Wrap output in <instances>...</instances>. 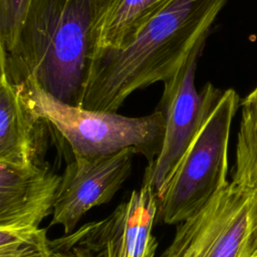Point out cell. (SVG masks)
I'll return each mask as SVG.
<instances>
[{
  "label": "cell",
  "instance_id": "cell-1",
  "mask_svg": "<svg viewBox=\"0 0 257 257\" xmlns=\"http://www.w3.org/2000/svg\"><path fill=\"white\" fill-rule=\"evenodd\" d=\"M227 0H171L122 46L95 50L80 106L116 111L135 91L173 76Z\"/></svg>",
  "mask_w": 257,
  "mask_h": 257
},
{
  "label": "cell",
  "instance_id": "cell-2",
  "mask_svg": "<svg viewBox=\"0 0 257 257\" xmlns=\"http://www.w3.org/2000/svg\"><path fill=\"white\" fill-rule=\"evenodd\" d=\"M111 0H27L12 48H0V69L31 81L56 99L80 106L93 29Z\"/></svg>",
  "mask_w": 257,
  "mask_h": 257
},
{
  "label": "cell",
  "instance_id": "cell-3",
  "mask_svg": "<svg viewBox=\"0 0 257 257\" xmlns=\"http://www.w3.org/2000/svg\"><path fill=\"white\" fill-rule=\"evenodd\" d=\"M16 85L27 105L61 135L73 156L108 155L133 148L152 163L161 152L165 118L157 108L145 116H125L64 103L31 81Z\"/></svg>",
  "mask_w": 257,
  "mask_h": 257
},
{
  "label": "cell",
  "instance_id": "cell-4",
  "mask_svg": "<svg viewBox=\"0 0 257 257\" xmlns=\"http://www.w3.org/2000/svg\"><path fill=\"white\" fill-rule=\"evenodd\" d=\"M240 105L233 88L213 103L158 199L157 224L177 225L204 208L230 182L228 150L233 118Z\"/></svg>",
  "mask_w": 257,
  "mask_h": 257
},
{
  "label": "cell",
  "instance_id": "cell-5",
  "mask_svg": "<svg viewBox=\"0 0 257 257\" xmlns=\"http://www.w3.org/2000/svg\"><path fill=\"white\" fill-rule=\"evenodd\" d=\"M160 257H257V189L231 181L204 208L177 224Z\"/></svg>",
  "mask_w": 257,
  "mask_h": 257
},
{
  "label": "cell",
  "instance_id": "cell-6",
  "mask_svg": "<svg viewBox=\"0 0 257 257\" xmlns=\"http://www.w3.org/2000/svg\"><path fill=\"white\" fill-rule=\"evenodd\" d=\"M157 212V194L144 175L141 188L108 216L50 240L51 257H155Z\"/></svg>",
  "mask_w": 257,
  "mask_h": 257
},
{
  "label": "cell",
  "instance_id": "cell-7",
  "mask_svg": "<svg viewBox=\"0 0 257 257\" xmlns=\"http://www.w3.org/2000/svg\"><path fill=\"white\" fill-rule=\"evenodd\" d=\"M206 39H200L177 72L163 82L164 90L157 106L165 118L163 145L159 155L145 169L158 199L162 197L206 113L223 91L210 82L200 92L195 86L197 63Z\"/></svg>",
  "mask_w": 257,
  "mask_h": 257
},
{
  "label": "cell",
  "instance_id": "cell-8",
  "mask_svg": "<svg viewBox=\"0 0 257 257\" xmlns=\"http://www.w3.org/2000/svg\"><path fill=\"white\" fill-rule=\"evenodd\" d=\"M133 148L100 156H74L61 176L50 226L60 225L64 234L74 231L88 210L108 203L128 178Z\"/></svg>",
  "mask_w": 257,
  "mask_h": 257
},
{
  "label": "cell",
  "instance_id": "cell-9",
  "mask_svg": "<svg viewBox=\"0 0 257 257\" xmlns=\"http://www.w3.org/2000/svg\"><path fill=\"white\" fill-rule=\"evenodd\" d=\"M60 179L44 164L0 161V229L39 228L53 212Z\"/></svg>",
  "mask_w": 257,
  "mask_h": 257
},
{
  "label": "cell",
  "instance_id": "cell-10",
  "mask_svg": "<svg viewBox=\"0 0 257 257\" xmlns=\"http://www.w3.org/2000/svg\"><path fill=\"white\" fill-rule=\"evenodd\" d=\"M46 121L23 99L18 86L0 76V161L16 165L42 164Z\"/></svg>",
  "mask_w": 257,
  "mask_h": 257
},
{
  "label": "cell",
  "instance_id": "cell-11",
  "mask_svg": "<svg viewBox=\"0 0 257 257\" xmlns=\"http://www.w3.org/2000/svg\"><path fill=\"white\" fill-rule=\"evenodd\" d=\"M171 0H111L93 29V52L118 48ZM92 52V53H93Z\"/></svg>",
  "mask_w": 257,
  "mask_h": 257
},
{
  "label": "cell",
  "instance_id": "cell-12",
  "mask_svg": "<svg viewBox=\"0 0 257 257\" xmlns=\"http://www.w3.org/2000/svg\"><path fill=\"white\" fill-rule=\"evenodd\" d=\"M241 120L232 181L257 189V85L240 101Z\"/></svg>",
  "mask_w": 257,
  "mask_h": 257
},
{
  "label": "cell",
  "instance_id": "cell-13",
  "mask_svg": "<svg viewBox=\"0 0 257 257\" xmlns=\"http://www.w3.org/2000/svg\"><path fill=\"white\" fill-rule=\"evenodd\" d=\"M0 257H51L47 230L0 229Z\"/></svg>",
  "mask_w": 257,
  "mask_h": 257
},
{
  "label": "cell",
  "instance_id": "cell-14",
  "mask_svg": "<svg viewBox=\"0 0 257 257\" xmlns=\"http://www.w3.org/2000/svg\"><path fill=\"white\" fill-rule=\"evenodd\" d=\"M27 0H0V48H12Z\"/></svg>",
  "mask_w": 257,
  "mask_h": 257
}]
</instances>
